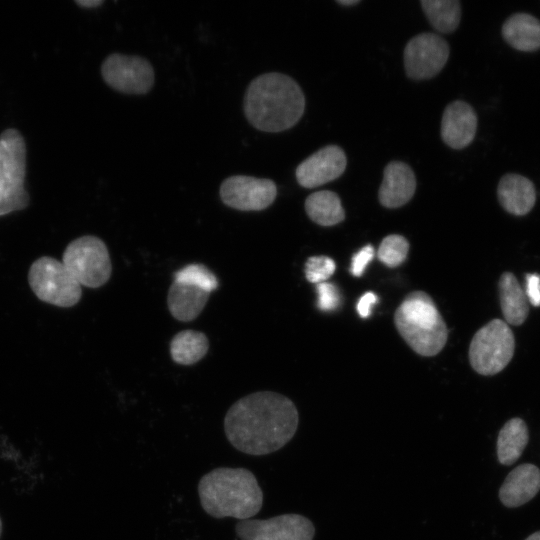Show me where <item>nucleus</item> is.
Wrapping results in <instances>:
<instances>
[{"label": "nucleus", "mask_w": 540, "mask_h": 540, "mask_svg": "<svg viewBox=\"0 0 540 540\" xmlns=\"http://www.w3.org/2000/svg\"><path fill=\"white\" fill-rule=\"evenodd\" d=\"M299 416L294 403L272 391L251 393L237 400L224 418V432L238 451L262 456L278 451L295 435Z\"/></svg>", "instance_id": "f257e3e1"}, {"label": "nucleus", "mask_w": 540, "mask_h": 540, "mask_svg": "<svg viewBox=\"0 0 540 540\" xmlns=\"http://www.w3.org/2000/svg\"><path fill=\"white\" fill-rule=\"evenodd\" d=\"M248 122L264 132H281L302 117L305 97L298 83L277 72L262 74L251 81L244 95Z\"/></svg>", "instance_id": "f03ea898"}, {"label": "nucleus", "mask_w": 540, "mask_h": 540, "mask_svg": "<svg viewBox=\"0 0 540 540\" xmlns=\"http://www.w3.org/2000/svg\"><path fill=\"white\" fill-rule=\"evenodd\" d=\"M198 494L203 510L216 519H250L263 505V492L255 475L241 467H218L207 472L198 482Z\"/></svg>", "instance_id": "7ed1b4c3"}, {"label": "nucleus", "mask_w": 540, "mask_h": 540, "mask_svg": "<svg viewBox=\"0 0 540 540\" xmlns=\"http://www.w3.org/2000/svg\"><path fill=\"white\" fill-rule=\"evenodd\" d=\"M395 326L406 343L422 356L438 354L448 330L431 297L423 291L408 294L396 309Z\"/></svg>", "instance_id": "20e7f679"}, {"label": "nucleus", "mask_w": 540, "mask_h": 540, "mask_svg": "<svg viewBox=\"0 0 540 540\" xmlns=\"http://www.w3.org/2000/svg\"><path fill=\"white\" fill-rule=\"evenodd\" d=\"M26 145L21 133L8 128L0 135V216L25 209Z\"/></svg>", "instance_id": "39448f33"}, {"label": "nucleus", "mask_w": 540, "mask_h": 540, "mask_svg": "<svg viewBox=\"0 0 540 540\" xmlns=\"http://www.w3.org/2000/svg\"><path fill=\"white\" fill-rule=\"evenodd\" d=\"M515 339L506 322L493 319L473 336L469 347L472 368L481 375L502 371L513 357Z\"/></svg>", "instance_id": "423d86ee"}, {"label": "nucleus", "mask_w": 540, "mask_h": 540, "mask_svg": "<svg viewBox=\"0 0 540 540\" xmlns=\"http://www.w3.org/2000/svg\"><path fill=\"white\" fill-rule=\"evenodd\" d=\"M28 282L38 299L55 306L72 307L81 299L79 282L62 262L49 256L31 264Z\"/></svg>", "instance_id": "0eeeda50"}, {"label": "nucleus", "mask_w": 540, "mask_h": 540, "mask_svg": "<svg viewBox=\"0 0 540 540\" xmlns=\"http://www.w3.org/2000/svg\"><path fill=\"white\" fill-rule=\"evenodd\" d=\"M62 263L80 285L97 288L111 276L108 249L98 237L87 235L71 241L63 252Z\"/></svg>", "instance_id": "6e6552de"}, {"label": "nucleus", "mask_w": 540, "mask_h": 540, "mask_svg": "<svg viewBox=\"0 0 540 540\" xmlns=\"http://www.w3.org/2000/svg\"><path fill=\"white\" fill-rule=\"evenodd\" d=\"M240 540H313L311 520L300 514H282L268 519H246L235 524Z\"/></svg>", "instance_id": "1a4fd4ad"}, {"label": "nucleus", "mask_w": 540, "mask_h": 540, "mask_svg": "<svg viewBox=\"0 0 540 540\" xmlns=\"http://www.w3.org/2000/svg\"><path fill=\"white\" fill-rule=\"evenodd\" d=\"M104 81L125 94H146L154 84V70L148 60L140 56L114 53L101 66Z\"/></svg>", "instance_id": "9d476101"}, {"label": "nucleus", "mask_w": 540, "mask_h": 540, "mask_svg": "<svg viewBox=\"0 0 540 540\" xmlns=\"http://www.w3.org/2000/svg\"><path fill=\"white\" fill-rule=\"evenodd\" d=\"M449 57V45L434 33H421L413 37L404 49L406 75L414 80L429 79L437 75Z\"/></svg>", "instance_id": "9b49d317"}, {"label": "nucleus", "mask_w": 540, "mask_h": 540, "mask_svg": "<svg viewBox=\"0 0 540 540\" xmlns=\"http://www.w3.org/2000/svg\"><path fill=\"white\" fill-rule=\"evenodd\" d=\"M276 195V184L265 178L234 175L226 178L220 186L222 202L241 211L263 210L274 202Z\"/></svg>", "instance_id": "f8f14e48"}, {"label": "nucleus", "mask_w": 540, "mask_h": 540, "mask_svg": "<svg viewBox=\"0 0 540 540\" xmlns=\"http://www.w3.org/2000/svg\"><path fill=\"white\" fill-rule=\"evenodd\" d=\"M346 164L344 151L339 146L328 145L297 166L296 179L304 188H315L340 177Z\"/></svg>", "instance_id": "ddd939ff"}, {"label": "nucleus", "mask_w": 540, "mask_h": 540, "mask_svg": "<svg viewBox=\"0 0 540 540\" xmlns=\"http://www.w3.org/2000/svg\"><path fill=\"white\" fill-rule=\"evenodd\" d=\"M477 130V115L464 101L448 104L441 120V137L453 149H463L474 139Z\"/></svg>", "instance_id": "4468645a"}, {"label": "nucleus", "mask_w": 540, "mask_h": 540, "mask_svg": "<svg viewBox=\"0 0 540 540\" xmlns=\"http://www.w3.org/2000/svg\"><path fill=\"white\" fill-rule=\"evenodd\" d=\"M416 189L412 169L404 162L392 161L384 169L378 197L387 208H398L408 203Z\"/></svg>", "instance_id": "2eb2a0df"}, {"label": "nucleus", "mask_w": 540, "mask_h": 540, "mask_svg": "<svg viewBox=\"0 0 540 540\" xmlns=\"http://www.w3.org/2000/svg\"><path fill=\"white\" fill-rule=\"evenodd\" d=\"M539 490V468L525 463L507 475L499 490V498L507 507H518L530 501Z\"/></svg>", "instance_id": "dca6fc26"}, {"label": "nucleus", "mask_w": 540, "mask_h": 540, "mask_svg": "<svg viewBox=\"0 0 540 540\" xmlns=\"http://www.w3.org/2000/svg\"><path fill=\"white\" fill-rule=\"evenodd\" d=\"M497 196L502 208L515 216L528 214L536 202L533 182L515 173L506 174L500 179Z\"/></svg>", "instance_id": "f3484780"}, {"label": "nucleus", "mask_w": 540, "mask_h": 540, "mask_svg": "<svg viewBox=\"0 0 540 540\" xmlns=\"http://www.w3.org/2000/svg\"><path fill=\"white\" fill-rule=\"evenodd\" d=\"M503 39L514 49L534 52L540 49V20L528 13L508 17L501 29Z\"/></svg>", "instance_id": "a211bd4d"}, {"label": "nucleus", "mask_w": 540, "mask_h": 540, "mask_svg": "<svg viewBox=\"0 0 540 540\" xmlns=\"http://www.w3.org/2000/svg\"><path fill=\"white\" fill-rule=\"evenodd\" d=\"M502 314L508 324L521 325L529 313V302L524 289L511 272H504L498 283Z\"/></svg>", "instance_id": "6ab92c4d"}, {"label": "nucleus", "mask_w": 540, "mask_h": 540, "mask_svg": "<svg viewBox=\"0 0 540 540\" xmlns=\"http://www.w3.org/2000/svg\"><path fill=\"white\" fill-rule=\"evenodd\" d=\"M209 293L184 284L173 282L167 296L168 308L180 321L195 319L205 307Z\"/></svg>", "instance_id": "aec40b11"}, {"label": "nucleus", "mask_w": 540, "mask_h": 540, "mask_svg": "<svg viewBox=\"0 0 540 540\" xmlns=\"http://www.w3.org/2000/svg\"><path fill=\"white\" fill-rule=\"evenodd\" d=\"M528 429L520 418H512L501 428L497 438V456L501 464L511 465L518 460L528 443Z\"/></svg>", "instance_id": "412c9836"}, {"label": "nucleus", "mask_w": 540, "mask_h": 540, "mask_svg": "<svg viewBox=\"0 0 540 540\" xmlns=\"http://www.w3.org/2000/svg\"><path fill=\"white\" fill-rule=\"evenodd\" d=\"M305 211L309 218L322 226H332L345 218L339 196L332 191H317L305 201Z\"/></svg>", "instance_id": "4be33fe9"}, {"label": "nucleus", "mask_w": 540, "mask_h": 540, "mask_svg": "<svg viewBox=\"0 0 540 540\" xmlns=\"http://www.w3.org/2000/svg\"><path fill=\"white\" fill-rule=\"evenodd\" d=\"M209 344L204 333L184 330L177 333L170 344L172 359L181 365H191L202 359Z\"/></svg>", "instance_id": "5701e85b"}, {"label": "nucleus", "mask_w": 540, "mask_h": 540, "mask_svg": "<svg viewBox=\"0 0 540 540\" xmlns=\"http://www.w3.org/2000/svg\"><path fill=\"white\" fill-rule=\"evenodd\" d=\"M421 5L431 25L441 33H451L461 19L458 0H421Z\"/></svg>", "instance_id": "b1692460"}, {"label": "nucleus", "mask_w": 540, "mask_h": 540, "mask_svg": "<svg viewBox=\"0 0 540 540\" xmlns=\"http://www.w3.org/2000/svg\"><path fill=\"white\" fill-rule=\"evenodd\" d=\"M174 282L192 286L207 293L218 287L217 277L202 264H190L176 271Z\"/></svg>", "instance_id": "393cba45"}, {"label": "nucleus", "mask_w": 540, "mask_h": 540, "mask_svg": "<svg viewBox=\"0 0 540 540\" xmlns=\"http://www.w3.org/2000/svg\"><path fill=\"white\" fill-rule=\"evenodd\" d=\"M409 243L401 235L386 236L377 250L378 259L388 267H397L407 258Z\"/></svg>", "instance_id": "a878e982"}, {"label": "nucleus", "mask_w": 540, "mask_h": 540, "mask_svg": "<svg viewBox=\"0 0 540 540\" xmlns=\"http://www.w3.org/2000/svg\"><path fill=\"white\" fill-rule=\"evenodd\" d=\"M336 264L328 256H312L305 264L306 279L315 284L325 282L335 271Z\"/></svg>", "instance_id": "bb28decb"}, {"label": "nucleus", "mask_w": 540, "mask_h": 540, "mask_svg": "<svg viewBox=\"0 0 540 540\" xmlns=\"http://www.w3.org/2000/svg\"><path fill=\"white\" fill-rule=\"evenodd\" d=\"M317 307L323 312L335 311L340 303L341 296L335 285L329 282L316 284Z\"/></svg>", "instance_id": "cd10ccee"}, {"label": "nucleus", "mask_w": 540, "mask_h": 540, "mask_svg": "<svg viewBox=\"0 0 540 540\" xmlns=\"http://www.w3.org/2000/svg\"><path fill=\"white\" fill-rule=\"evenodd\" d=\"M374 248L371 245L362 247L352 257L350 272L355 277H360L366 266L374 257Z\"/></svg>", "instance_id": "c85d7f7f"}, {"label": "nucleus", "mask_w": 540, "mask_h": 540, "mask_svg": "<svg viewBox=\"0 0 540 540\" xmlns=\"http://www.w3.org/2000/svg\"><path fill=\"white\" fill-rule=\"evenodd\" d=\"M525 294L528 302L538 307L540 306V275L537 273H530L526 275V288Z\"/></svg>", "instance_id": "c756f323"}, {"label": "nucleus", "mask_w": 540, "mask_h": 540, "mask_svg": "<svg viewBox=\"0 0 540 540\" xmlns=\"http://www.w3.org/2000/svg\"><path fill=\"white\" fill-rule=\"evenodd\" d=\"M378 298L373 292H366L361 296L357 303V311L362 318H367L371 314L372 306L377 302Z\"/></svg>", "instance_id": "7c9ffc66"}, {"label": "nucleus", "mask_w": 540, "mask_h": 540, "mask_svg": "<svg viewBox=\"0 0 540 540\" xmlns=\"http://www.w3.org/2000/svg\"><path fill=\"white\" fill-rule=\"evenodd\" d=\"M75 3L84 8H94L103 3L102 0H75Z\"/></svg>", "instance_id": "2f4dec72"}, {"label": "nucleus", "mask_w": 540, "mask_h": 540, "mask_svg": "<svg viewBox=\"0 0 540 540\" xmlns=\"http://www.w3.org/2000/svg\"><path fill=\"white\" fill-rule=\"evenodd\" d=\"M337 3L345 6H351L359 3V0H337Z\"/></svg>", "instance_id": "473e14b6"}, {"label": "nucleus", "mask_w": 540, "mask_h": 540, "mask_svg": "<svg viewBox=\"0 0 540 540\" xmlns=\"http://www.w3.org/2000/svg\"><path fill=\"white\" fill-rule=\"evenodd\" d=\"M525 540H540V531L531 534Z\"/></svg>", "instance_id": "72a5a7b5"}, {"label": "nucleus", "mask_w": 540, "mask_h": 540, "mask_svg": "<svg viewBox=\"0 0 540 540\" xmlns=\"http://www.w3.org/2000/svg\"><path fill=\"white\" fill-rule=\"evenodd\" d=\"M2 529H3V524H2L1 517H0V539H1V535H2Z\"/></svg>", "instance_id": "f704fd0d"}]
</instances>
